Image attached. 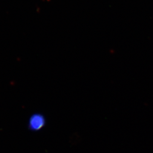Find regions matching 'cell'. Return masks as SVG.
<instances>
[{
  "instance_id": "obj_1",
  "label": "cell",
  "mask_w": 153,
  "mask_h": 153,
  "mask_svg": "<svg viewBox=\"0 0 153 153\" xmlns=\"http://www.w3.org/2000/svg\"><path fill=\"white\" fill-rule=\"evenodd\" d=\"M46 124V120L43 115L40 114H34L29 119L28 126L31 130L36 131L43 128Z\"/></svg>"
}]
</instances>
